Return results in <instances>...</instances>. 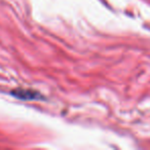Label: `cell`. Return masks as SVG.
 <instances>
[{"mask_svg": "<svg viewBox=\"0 0 150 150\" xmlns=\"http://www.w3.org/2000/svg\"><path fill=\"white\" fill-rule=\"evenodd\" d=\"M17 94H15L17 97L21 99H24V100H30V99H35V93L33 92H30V91H17Z\"/></svg>", "mask_w": 150, "mask_h": 150, "instance_id": "obj_1", "label": "cell"}]
</instances>
